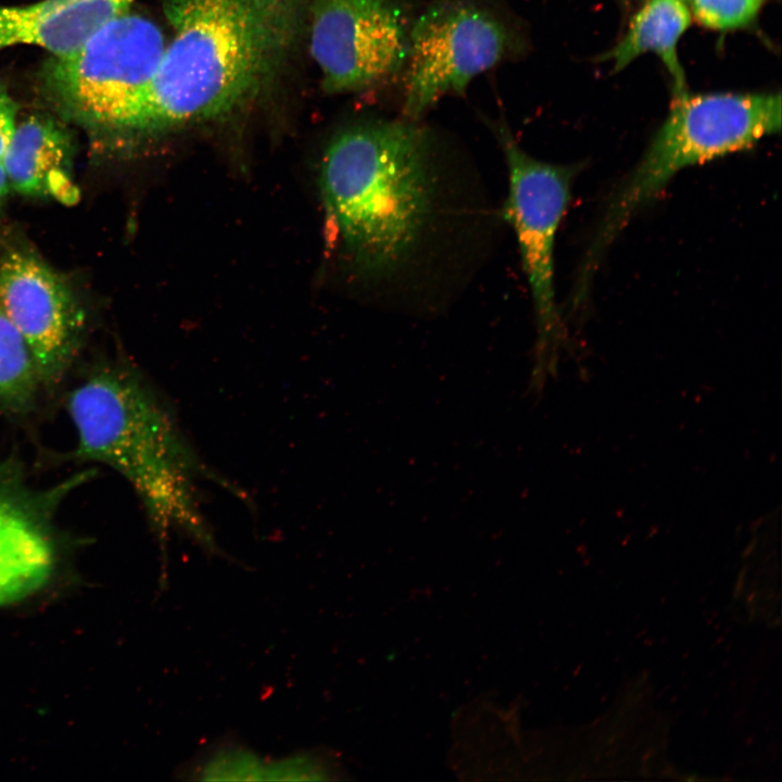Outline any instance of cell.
Returning a JSON list of instances; mask_svg holds the SVG:
<instances>
[{
  "mask_svg": "<svg viewBox=\"0 0 782 782\" xmlns=\"http://www.w3.org/2000/svg\"><path fill=\"white\" fill-rule=\"evenodd\" d=\"M319 187L329 250L375 308H449L506 226L478 166L419 119L340 128L323 151Z\"/></svg>",
  "mask_w": 782,
  "mask_h": 782,
  "instance_id": "obj_1",
  "label": "cell"
},
{
  "mask_svg": "<svg viewBox=\"0 0 782 782\" xmlns=\"http://www.w3.org/2000/svg\"><path fill=\"white\" fill-rule=\"evenodd\" d=\"M172 29L129 135L236 112L278 78L306 34L307 0H161Z\"/></svg>",
  "mask_w": 782,
  "mask_h": 782,
  "instance_id": "obj_2",
  "label": "cell"
},
{
  "mask_svg": "<svg viewBox=\"0 0 782 782\" xmlns=\"http://www.w3.org/2000/svg\"><path fill=\"white\" fill-rule=\"evenodd\" d=\"M68 411L77 455L128 480L161 540L174 529L215 547L198 492L207 470L169 408L137 374L111 368L89 377L70 395Z\"/></svg>",
  "mask_w": 782,
  "mask_h": 782,
  "instance_id": "obj_3",
  "label": "cell"
},
{
  "mask_svg": "<svg viewBox=\"0 0 782 782\" xmlns=\"http://www.w3.org/2000/svg\"><path fill=\"white\" fill-rule=\"evenodd\" d=\"M780 93L676 94L644 155L608 201L582 265L595 269L634 214L682 168L747 149L781 129Z\"/></svg>",
  "mask_w": 782,
  "mask_h": 782,
  "instance_id": "obj_4",
  "label": "cell"
},
{
  "mask_svg": "<svg viewBox=\"0 0 782 782\" xmlns=\"http://www.w3.org/2000/svg\"><path fill=\"white\" fill-rule=\"evenodd\" d=\"M165 46L154 22L126 12L77 50L54 56L46 70V85L61 109L79 123L129 135Z\"/></svg>",
  "mask_w": 782,
  "mask_h": 782,
  "instance_id": "obj_5",
  "label": "cell"
},
{
  "mask_svg": "<svg viewBox=\"0 0 782 782\" xmlns=\"http://www.w3.org/2000/svg\"><path fill=\"white\" fill-rule=\"evenodd\" d=\"M507 172V193L501 210L517 241L529 287L539 348L558 340L560 317L555 291V242L571 198L579 165L558 164L528 153L504 124L492 126Z\"/></svg>",
  "mask_w": 782,
  "mask_h": 782,
  "instance_id": "obj_6",
  "label": "cell"
},
{
  "mask_svg": "<svg viewBox=\"0 0 782 782\" xmlns=\"http://www.w3.org/2000/svg\"><path fill=\"white\" fill-rule=\"evenodd\" d=\"M512 34L493 13L465 0H439L411 24L402 115L420 119L502 61Z\"/></svg>",
  "mask_w": 782,
  "mask_h": 782,
  "instance_id": "obj_7",
  "label": "cell"
},
{
  "mask_svg": "<svg viewBox=\"0 0 782 782\" xmlns=\"http://www.w3.org/2000/svg\"><path fill=\"white\" fill-rule=\"evenodd\" d=\"M411 24L398 0H307L310 52L328 93L356 92L404 64Z\"/></svg>",
  "mask_w": 782,
  "mask_h": 782,
  "instance_id": "obj_8",
  "label": "cell"
},
{
  "mask_svg": "<svg viewBox=\"0 0 782 782\" xmlns=\"http://www.w3.org/2000/svg\"><path fill=\"white\" fill-rule=\"evenodd\" d=\"M0 308L24 339L40 380L59 379L84 327L70 285L35 252L9 248L0 255Z\"/></svg>",
  "mask_w": 782,
  "mask_h": 782,
  "instance_id": "obj_9",
  "label": "cell"
},
{
  "mask_svg": "<svg viewBox=\"0 0 782 782\" xmlns=\"http://www.w3.org/2000/svg\"><path fill=\"white\" fill-rule=\"evenodd\" d=\"M134 0H41L0 5V50L41 47L54 56L80 48L108 23L128 12Z\"/></svg>",
  "mask_w": 782,
  "mask_h": 782,
  "instance_id": "obj_10",
  "label": "cell"
},
{
  "mask_svg": "<svg viewBox=\"0 0 782 782\" xmlns=\"http://www.w3.org/2000/svg\"><path fill=\"white\" fill-rule=\"evenodd\" d=\"M74 146L60 122L33 115L16 123L2 159L11 190L29 197H50L71 203Z\"/></svg>",
  "mask_w": 782,
  "mask_h": 782,
  "instance_id": "obj_11",
  "label": "cell"
},
{
  "mask_svg": "<svg viewBox=\"0 0 782 782\" xmlns=\"http://www.w3.org/2000/svg\"><path fill=\"white\" fill-rule=\"evenodd\" d=\"M52 565L50 542L37 520L20 503L0 495V606L38 591Z\"/></svg>",
  "mask_w": 782,
  "mask_h": 782,
  "instance_id": "obj_12",
  "label": "cell"
},
{
  "mask_svg": "<svg viewBox=\"0 0 782 782\" xmlns=\"http://www.w3.org/2000/svg\"><path fill=\"white\" fill-rule=\"evenodd\" d=\"M691 11L684 0H646L633 16L626 34L602 61L614 72L627 67L646 52L655 53L670 75L676 94L685 90V74L678 43L691 24Z\"/></svg>",
  "mask_w": 782,
  "mask_h": 782,
  "instance_id": "obj_13",
  "label": "cell"
},
{
  "mask_svg": "<svg viewBox=\"0 0 782 782\" xmlns=\"http://www.w3.org/2000/svg\"><path fill=\"white\" fill-rule=\"evenodd\" d=\"M39 380L24 339L0 308V408L12 412L27 408Z\"/></svg>",
  "mask_w": 782,
  "mask_h": 782,
  "instance_id": "obj_14",
  "label": "cell"
},
{
  "mask_svg": "<svg viewBox=\"0 0 782 782\" xmlns=\"http://www.w3.org/2000/svg\"><path fill=\"white\" fill-rule=\"evenodd\" d=\"M699 24L717 30L736 29L751 24L765 0H686Z\"/></svg>",
  "mask_w": 782,
  "mask_h": 782,
  "instance_id": "obj_15",
  "label": "cell"
},
{
  "mask_svg": "<svg viewBox=\"0 0 782 782\" xmlns=\"http://www.w3.org/2000/svg\"><path fill=\"white\" fill-rule=\"evenodd\" d=\"M16 112V103L8 91L0 87V162H2L17 123Z\"/></svg>",
  "mask_w": 782,
  "mask_h": 782,
  "instance_id": "obj_16",
  "label": "cell"
},
{
  "mask_svg": "<svg viewBox=\"0 0 782 782\" xmlns=\"http://www.w3.org/2000/svg\"><path fill=\"white\" fill-rule=\"evenodd\" d=\"M11 188L9 185V180L4 171V167L2 165V162H0V210L3 206V203L10 192Z\"/></svg>",
  "mask_w": 782,
  "mask_h": 782,
  "instance_id": "obj_17",
  "label": "cell"
},
{
  "mask_svg": "<svg viewBox=\"0 0 782 782\" xmlns=\"http://www.w3.org/2000/svg\"><path fill=\"white\" fill-rule=\"evenodd\" d=\"M684 1H686V0H684Z\"/></svg>",
  "mask_w": 782,
  "mask_h": 782,
  "instance_id": "obj_18",
  "label": "cell"
}]
</instances>
